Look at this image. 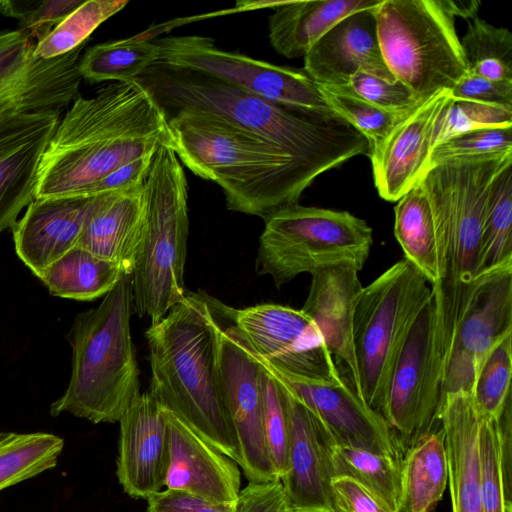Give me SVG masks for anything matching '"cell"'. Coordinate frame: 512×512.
<instances>
[{
    "label": "cell",
    "instance_id": "11",
    "mask_svg": "<svg viewBox=\"0 0 512 512\" xmlns=\"http://www.w3.org/2000/svg\"><path fill=\"white\" fill-rule=\"evenodd\" d=\"M154 42L159 63L203 73L284 107L332 110L320 87L303 69L225 51L206 36H170Z\"/></svg>",
    "mask_w": 512,
    "mask_h": 512
},
{
    "label": "cell",
    "instance_id": "48",
    "mask_svg": "<svg viewBox=\"0 0 512 512\" xmlns=\"http://www.w3.org/2000/svg\"><path fill=\"white\" fill-rule=\"evenodd\" d=\"M454 99L512 107V82L493 81L467 72L450 90Z\"/></svg>",
    "mask_w": 512,
    "mask_h": 512
},
{
    "label": "cell",
    "instance_id": "44",
    "mask_svg": "<svg viewBox=\"0 0 512 512\" xmlns=\"http://www.w3.org/2000/svg\"><path fill=\"white\" fill-rule=\"evenodd\" d=\"M83 0H4L3 15L19 20V29L40 42Z\"/></svg>",
    "mask_w": 512,
    "mask_h": 512
},
{
    "label": "cell",
    "instance_id": "15",
    "mask_svg": "<svg viewBox=\"0 0 512 512\" xmlns=\"http://www.w3.org/2000/svg\"><path fill=\"white\" fill-rule=\"evenodd\" d=\"M36 45L19 28L0 31V112L61 110L79 96L86 43L51 59L37 58Z\"/></svg>",
    "mask_w": 512,
    "mask_h": 512
},
{
    "label": "cell",
    "instance_id": "12",
    "mask_svg": "<svg viewBox=\"0 0 512 512\" xmlns=\"http://www.w3.org/2000/svg\"><path fill=\"white\" fill-rule=\"evenodd\" d=\"M217 322L218 372L225 406L240 451V468L248 482L279 479L263 426L261 364L237 326L232 307L209 296Z\"/></svg>",
    "mask_w": 512,
    "mask_h": 512
},
{
    "label": "cell",
    "instance_id": "25",
    "mask_svg": "<svg viewBox=\"0 0 512 512\" xmlns=\"http://www.w3.org/2000/svg\"><path fill=\"white\" fill-rule=\"evenodd\" d=\"M359 270L350 264L323 267L311 273L308 297L301 310L319 328L330 354L345 365L359 396V376L353 342L355 308L363 290Z\"/></svg>",
    "mask_w": 512,
    "mask_h": 512
},
{
    "label": "cell",
    "instance_id": "27",
    "mask_svg": "<svg viewBox=\"0 0 512 512\" xmlns=\"http://www.w3.org/2000/svg\"><path fill=\"white\" fill-rule=\"evenodd\" d=\"M453 512H484L479 462L480 416L469 392L445 394L439 411Z\"/></svg>",
    "mask_w": 512,
    "mask_h": 512
},
{
    "label": "cell",
    "instance_id": "19",
    "mask_svg": "<svg viewBox=\"0 0 512 512\" xmlns=\"http://www.w3.org/2000/svg\"><path fill=\"white\" fill-rule=\"evenodd\" d=\"M60 110L0 112V233L36 196L38 172Z\"/></svg>",
    "mask_w": 512,
    "mask_h": 512
},
{
    "label": "cell",
    "instance_id": "46",
    "mask_svg": "<svg viewBox=\"0 0 512 512\" xmlns=\"http://www.w3.org/2000/svg\"><path fill=\"white\" fill-rule=\"evenodd\" d=\"M233 512H291L280 479L248 482L240 490Z\"/></svg>",
    "mask_w": 512,
    "mask_h": 512
},
{
    "label": "cell",
    "instance_id": "17",
    "mask_svg": "<svg viewBox=\"0 0 512 512\" xmlns=\"http://www.w3.org/2000/svg\"><path fill=\"white\" fill-rule=\"evenodd\" d=\"M259 356V355H258ZM262 367L292 391L323 423L337 445L399 459V446L381 414L372 410L342 377L328 381L299 377L259 356Z\"/></svg>",
    "mask_w": 512,
    "mask_h": 512
},
{
    "label": "cell",
    "instance_id": "4",
    "mask_svg": "<svg viewBox=\"0 0 512 512\" xmlns=\"http://www.w3.org/2000/svg\"><path fill=\"white\" fill-rule=\"evenodd\" d=\"M149 390L194 432L240 466L238 441L218 372L217 322L205 292H186L145 332Z\"/></svg>",
    "mask_w": 512,
    "mask_h": 512
},
{
    "label": "cell",
    "instance_id": "20",
    "mask_svg": "<svg viewBox=\"0 0 512 512\" xmlns=\"http://www.w3.org/2000/svg\"><path fill=\"white\" fill-rule=\"evenodd\" d=\"M450 100V91L445 90L422 102L371 150L374 184L381 198L397 202L429 169L436 124Z\"/></svg>",
    "mask_w": 512,
    "mask_h": 512
},
{
    "label": "cell",
    "instance_id": "29",
    "mask_svg": "<svg viewBox=\"0 0 512 512\" xmlns=\"http://www.w3.org/2000/svg\"><path fill=\"white\" fill-rule=\"evenodd\" d=\"M394 234L412 263L436 287L444 278L445 249L441 226L419 186H415L394 208Z\"/></svg>",
    "mask_w": 512,
    "mask_h": 512
},
{
    "label": "cell",
    "instance_id": "9",
    "mask_svg": "<svg viewBox=\"0 0 512 512\" xmlns=\"http://www.w3.org/2000/svg\"><path fill=\"white\" fill-rule=\"evenodd\" d=\"M376 23L387 68L419 102L450 91L468 72L454 18L438 0H382Z\"/></svg>",
    "mask_w": 512,
    "mask_h": 512
},
{
    "label": "cell",
    "instance_id": "28",
    "mask_svg": "<svg viewBox=\"0 0 512 512\" xmlns=\"http://www.w3.org/2000/svg\"><path fill=\"white\" fill-rule=\"evenodd\" d=\"M382 0L266 1L273 13L268 19L269 41L280 55L304 57L331 27L347 15L378 6Z\"/></svg>",
    "mask_w": 512,
    "mask_h": 512
},
{
    "label": "cell",
    "instance_id": "10",
    "mask_svg": "<svg viewBox=\"0 0 512 512\" xmlns=\"http://www.w3.org/2000/svg\"><path fill=\"white\" fill-rule=\"evenodd\" d=\"M256 257L258 275L277 288L302 273L350 264L359 271L369 257L372 229L347 211L302 206L281 208L266 219Z\"/></svg>",
    "mask_w": 512,
    "mask_h": 512
},
{
    "label": "cell",
    "instance_id": "47",
    "mask_svg": "<svg viewBox=\"0 0 512 512\" xmlns=\"http://www.w3.org/2000/svg\"><path fill=\"white\" fill-rule=\"evenodd\" d=\"M331 512H395L355 480L334 477L331 481Z\"/></svg>",
    "mask_w": 512,
    "mask_h": 512
},
{
    "label": "cell",
    "instance_id": "31",
    "mask_svg": "<svg viewBox=\"0 0 512 512\" xmlns=\"http://www.w3.org/2000/svg\"><path fill=\"white\" fill-rule=\"evenodd\" d=\"M128 274L122 265L75 246L36 277L54 296L91 301L105 296Z\"/></svg>",
    "mask_w": 512,
    "mask_h": 512
},
{
    "label": "cell",
    "instance_id": "36",
    "mask_svg": "<svg viewBox=\"0 0 512 512\" xmlns=\"http://www.w3.org/2000/svg\"><path fill=\"white\" fill-rule=\"evenodd\" d=\"M468 72L484 78L512 82V34L478 16L460 40Z\"/></svg>",
    "mask_w": 512,
    "mask_h": 512
},
{
    "label": "cell",
    "instance_id": "43",
    "mask_svg": "<svg viewBox=\"0 0 512 512\" xmlns=\"http://www.w3.org/2000/svg\"><path fill=\"white\" fill-rule=\"evenodd\" d=\"M478 447L483 511L512 512L504 492L495 419L480 417Z\"/></svg>",
    "mask_w": 512,
    "mask_h": 512
},
{
    "label": "cell",
    "instance_id": "35",
    "mask_svg": "<svg viewBox=\"0 0 512 512\" xmlns=\"http://www.w3.org/2000/svg\"><path fill=\"white\" fill-rule=\"evenodd\" d=\"M508 263H512V163L497 174L490 190L479 273Z\"/></svg>",
    "mask_w": 512,
    "mask_h": 512
},
{
    "label": "cell",
    "instance_id": "1",
    "mask_svg": "<svg viewBox=\"0 0 512 512\" xmlns=\"http://www.w3.org/2000/svg\"><path fill=\"white\" fill-rule=\"evenodd\" d=\"M161 144L169 146L167 120L136 79L78 96L43 154L35 198L90 196L113 170Z\"/></svg>",
    "mask_w": 512,
    "mask_h": 512
},
{
    "label": "cell",
    "instance_id": "33",
    "mask_svg": "<svg viewBox=\"0 0 512 512\" xmlns=\"http://www.w3.org/2000/svg\"><path fill=\"white\" fill-rule=\"evenodd\" d=\"M64 439L46 432H0V491L57 465Z\"/></svg>",
    "mask_w": 512,
    "mask_h": 512
},
{
    "label": "cell",
    "instance_id": "13",
    "mask_svg": "<svg viewBox=\"0 0 512 512\" xmlns=\"http://www.w3.org/2000/svg\"><path fill=\"white\" fill-rule=\"evenodd\" d=\"M438 324L432 292L403 345L382 412L404 451L440 425L444 348Z\"/></svg>",
    "mask_w": 512,
    "mask_h": 512
},
{
    "label": "cell",
    "instance_id": "32",
    "mask_svg": "<svg viewBox=\"0 0 512 512\" xmlns=\"http://www.w3.org/2000/svg\"><path fill=\"white\" fill-rule=\"evenodd\" d=\"M158 59L155 42L138 34L90 47L81 56L79 72L82 79L94 83L126 82L139 77Z\"/></svg>",
    "mask_w": 512,
    "mask_h": 512
},
{
    "label": "cell",
    "instance_id": "3",
    "mask_svg": "<svg viewBox=\"0 0 512 512\" xmlns=\"http://www.w3.org/2000/svg\"><path fill=\"white\" fill-rule=\"evenodd\" d=\"M169 147L192 173L219 185L227 209L266 219L296 204L322 172L284 149L213 115L165 117Z\"/></svg>",
    "mask_w": 512,
    "mask_h": 512
},
{
    "label": "cell",
    "instance_id": "22",
    "mask_svg": "<svg viewBox=\"0 0 512 512\" xmlns=\"http://www.w3.org/2000/svg\"><path fill=\"white\" fill-rule=\"evenodd\" d=\"M116 475L124 492L148 499L165 487L169 465L163 410L150 391L141 393L121 419Z\"/></svg>",
    "mask_w": 512,
    "mask_h": 512
},
{
    "label": "cell",
    "instance_id": "41",
    "mask_svg": "<svg viewBox=\"0 0 512 512\" xmlns=\"http://www.w3.org/2000/svg\"><path fill=\"white\" fill-rule=\"evenodd\" d=\"M260 380L266 443L274 470L280 479L286 470L289 445V417L286 402L279 383L262 365Z\"/></svg>",
    "mask_w": 512,
    "mask_h": 512
},
{
    "label": "cell",
    "instance_id": "5",
    "mask_svg": "<svg viewBox=\"0 0 512 512\" xmlns=\"http://www.w3.org/2000/svg\"><path fill=\"white\" fill-rule=\"evenodd\" d=\"M131 275L100 304L78 314L68 333L71 375L52 416L69 413L94 424L119 422L140 396V370L131 336Z\"/></svg>",
    "mask_w": 512,
    "mask_h": 512
},
{
    "label": "cell",
    "instance_id": "2",
    "mask_svg": "<svg viewBox=\"0 0 512 512\" xmlns=\"http://www.w3.org/2000/svg\"><path fill=\"white\" fill-rule=\"evenodd\" d=\"M166 116L196 111L262 138L322 173L371 153L369 141L333 110L284 107L222 80L159 62L136 78Z\"/></svg>",
    "mask_w": 512,
    "mask_h": 512
},
{
    "label": "cell",
    "instance_id": "7",
    "mask_svg": "<svg viewBox=\"0 0 512 512\" xmlns=\"http://www.w3.org/2000/svg\"><path fill=\"white\" fill-rule=\"evenodd\" d=\"M143 191L148 229L131 273V289L133 311L155 324L186 294L188 184L180 160L167 144L156 151Z\"/></svg>",
    "mask_w": 512,
    "mask_h": 512
},
{
    "label": "cell",
    "instance_id": "16",
    "mask_svg": "<svg viewBox=\"0 0 512 512\" xmlns=\"http://www.w3.org/2000/svg\"><path fill=\"white\" fill-rule=\"evenodd\" d=\"M233 312L255 352L276 368L315 380L341 377L319 328L301 309L264 303Z\"/></svg>",
    "mask_w": 512,
    "mask_h": 512
},
{
    "label": "cell",
    "instance_id": "51",
    "mask_svg": "<svg viewBox=\"0 0 512 512\" xmlns=\"http://www.w3.org/2000/svg\"><path fill=\"white\" fill-rule=\"evenodd\" d=\"M509 401L496 419L499 454L504 492L507 503L512 506V408Z\"/></svg>",
    "mask_w": 512,
    "mask_h": 512
},
{
    "label": "cell",
    "instance_id": "53",
    "mask_svg": "<svg viewBox=\"0 0 512 512\" xmlns=\"http://www.w3.org/2000/svg\"><path fill=\"white\" fill-rule=\"evenodd\" d=\"M3 11V0H0V13L2 14Z\"/></svg>",
    "mask_w": 512,
    "mask_h": 512
},
{
    "label": "cell",
    "instance_id": "38",
    "mask_svg": "<svg viewBox=\"0 0 512 512\" xmlns=\"http://www.w3.org/2000/svg\"><path fill=\"white\" fill-rule=\"evenodd\" d=\"M512 334L486 355L475 377L472 399L481 418L498 419L511 401Z\"/></svg>",
    "mask_w": 512,
    "mask_h": 512
},
{
    "label": "cell",
    "instance_id": "21",
    "mask_svg": "<svg viewBox=\"0 0 512 512\" xmlns=\"http://www.w3.org/2000/svg\"><path fill=\"white\" fill-rule=\"evenodd\" d=\"M376 7L353 12L331 27L304 56L303 70L322 89L343 93L350 78L363 71L396 80L379 46Z\"/></svg>",
    "mask_w": 512,
    "mask_h": 512
},
{
    "label": "cell",
    "instance_id": "34",
    "mask_svg": "<svg viewBox=\"0 0 512 512\" xmlns=\"http://www.w3.org/2000/svg\"><path fill=\"white\" fill-rule=\"evenodd\" d=\"M334 477H348L396 512L400 491V459L364 449L333 444Z\"/></svg>",
    "mask_w": 512,
    "mask_h": 512
},
{
    "label": "cell",
    "instance_id": "45",
    "mask_svg": "<svg viewBox=\"0 0 512 512\" xmlns=\"http://www.w3.org/2000/svg\"><path fill=\"white\" fill-rule=\"evenodd\" d=\"M341 95L354 96L380 109L402 114L421 104L399 80L387 81L363 71L356 72L350 78L347 89Z\"/></svg>",
    "mask_w": 512,
    "mask_h": 512
},
{
    "label": "cell",
    "instance_id": "39",
    "mask_svg": "<svg viewBox=\"0 0 512 512\" xmlns=\"http://www.w3.org/2000/svg\"><path fill=\"white\" fill-rule=\"evenodd\" d=\"M507 126H512V107L454 99L451 96L436 124L434 146L467 131Z\"/></svg>",
    "mask_w": 512,
    "mask_h": 512
},
{
    "label": "cell",
    "instance_id": "26",
    "mask_svg": "<svg viewBox=\"0 0 512 512\" xmlns=\"http://www.w3.org/2000/svg\"><path fill=\"white\" fill-rule=\"evenodd\" d=\"M94 196L35 198L12 227L15 251L36 276L75 247Z\"/></svg>",
    "mask_w": 512,
    "mask_h": 512
},
{
    "label": "cell",
    "instance_id": "40",
    "mask_svg": "<svg viewBox=\"0 0 512 512\" xmlns=\"http://www.w3.org/2000/svg\"><path fill=\"white\" fill-rule=\"evenodd\" d=\"M512 152V126L467 131L436 144L429 168L441 162L490 157Z\"/></svg>",
    "mask_w": 512,
    "mask_h": 512
},
{
    "label": "cell",
    "instance_id": "23",
    "mask_svg": "<svg viewBox=\"0 0 512 512\" xmlns=\"http://www.w3.org/2000/svg\"><path fill=\"white\" fill-rule=\"evenodd\" d=\"M161 406V405H160ZM169 465L165 487L214 503H233L241 490L240 466L162 407Z\"/></svg>",
    "mask_w": 512,
    "mask_h": 512
},
{
    "label": "cell",
    "instance_id": "50",
    "mask_svg": "<svg viewBox=\"0 0 512 512\" xmlns=\"http://www.w3.org/2000/svg\"><path fill=\"white\" fill-rule=\"evenodd\" d=\"M155 153L119 166L92 187L90 196L121 192L143 186Z\"/></svg>",
    "mask_w": 512,
    "mask_h": 512
},
{
    "label": "cell",
    "instance_id": "8",
    "mask_svg": "<svg viewBox=\"0 0 512 512\" xmlns=\"http://www.w3.org/2000/svg\"><path fill=\"white\" fill-rule=\"evenodd\" d=\"M431 295L427 279L406 259L363 287L353 320L359 397L381 415L403 345Z\"/></svg>",
    "mask_w": 512,
    "mask_h": 512
},
{
    "label": "cell",
    "instance_id": "24",
    "mask_svg": "<svg viewBox=\"0 0 512 512\" xmlns=\"http://www.w3.org/2000/svg\"><path fill=\"white\" fill-rule=\"evenodd\" d=\"M143 186L95 195L75 246L118 263L131 274L148 229Z\"/></svg>",
    "mask_w": 512,
    "mask_h": 512
},
{
    "label": "cell",
    "instance_id": "49",
    "mask_svg": "<svg viewBox=\"0 0 512 512\" xmlns=\"http://www.w3.org/2000/svg\"><path fill=\"white\" fill-rule=\"evenodd\" d=\"M147 512H233V503H214L191 493L162 489L147 499Z\"/></svg>",
    "mask_w": 512,
    "mask_h": 512
},
{
    "label": "cell",
    "instance_id": "18",
    "mask_svg": "<svg viewBox=\"0 0 512 512\" xmlns=\"http://www.w3.org/2000/svg\"><path fill=\"white\" fill-rule=\"evenodd\" d=\"M275 380L282 389L289 417L287 465L280 480L290 511L331 512V449L335 441L308 407Z\"/></svg>",
    "mask_w": 512,
    "mask_h": 512
},
{
    "label": "cell",
    "instance_id": "6",
    "mask_svg": "<svg viewBox=\"0 0 512 512\" xmlns=\"http://www.w3.org/2000/svg\"><path fill=\"white\" fill-rule=\"evenodd\" d=\"M512 152L441 162L431 166L417 186L427 197L442 229L444 278L431 287L444 349L469 288L479 273L487 200L494 179Z\"/></svg>",
    "mask_w": 512,
    "mask_h": 512
},
{
    "label": "cell",
    "instance_id": "30",
    "mask_svg": "<svg viewBox=\"0 0 512 512\" xmlns=\"http://www.w3.org/2000/svg\"><path fill=\"white\" fill-rule=\"evenodd\" d=\"M448 483L445 434L440 425L418 437L400 459L396 512H433Z\"/></svg>",
    "mask_w": 512,
    "mask_h": 512
},
{
    "label": "cell",
    "instance_id": "14",
    "mask_svg": "<svg viewBox=\"0 0 512 512\" xmlns=\"http://www.w3.org/2000/svg\"><path fill=\"white\" fill-rule=\"evenodd\" d=\"M512 334V263L479 273L446 344L442 394L472 392L489 351Z\"/></svg>",
    "mask_w": 512,
    "mask_h": 512
},
{
    "label": "cell",
    "instance_id": "52",
    "mask_svg": "<svg viewBox=\"0 0 512 512\" xmlns=\"http://www.w3.org/2000/svg\"><path fill=\"white\" fill-rule=\"evenodd\" d=\"M440 6L453 18L474 19L481 6L479 0H438Z\"/></svg>",
    "mask_w": 512,
    "mask_h": 512
},
{
    "label": "cell",
    "instance_id": "37",
    "mask_svg": "<svg viewBox=\"0 0 512 512\" xmlns=\"http://www.w3.org/2000/svg\"><path fill=\"white\" fill-rule=\"evenodd\" d=\"M127 0H87L37 43L34 55L41 59L62 56L88 42L107 19L121 11Z\"/></svg>",
    "mask_w": 512,
    "mask_h": 512
},
{
    "label": "cell",
    "instance_id": "42",
    "mask_svg": "<svg viewBox=\"0 0 512 512\" xmlns=\"http://www.w3.org/2000/svg\"><path fill=\"white\" fill-rule=\"evenodd\" d=\"M320 89L332 110L369 141L371 150L379 146L395 125L409 113L389 112L354 96L336 94Z\"/></svg>",
    "mask_w": 512,
    "mask_h": 512
}]
</instances>
